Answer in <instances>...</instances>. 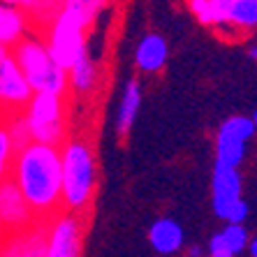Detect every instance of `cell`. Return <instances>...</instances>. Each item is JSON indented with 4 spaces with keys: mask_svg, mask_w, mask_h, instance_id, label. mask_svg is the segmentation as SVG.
Returning <instances> with one entry per match:
<instances>
[{
    "mask_svg": "<svg viewBox=\"0 0 257 257\" xmlns=\"http://www.w3.org/2000/svg\"><path fill=\"white\" fill-rule=\"evenodd\" d=\"M183 227L174 218H158L149 229V241L160 255H176L183 248Z\"/></svg>",
    "mask_w": 257,
    "mask_h": 257,
    "instance_id": "obj_11",
    "label": "cell"
},
{
    "mask_svg": "<svg viewBox=\"0 0 257 257\" xmlns=\"http://www.w3.org/2000/svg\"><path fill=\"white\" fill-rule=\"evenodd\" d=\"M5 130H7V135H10V139H12L14 151L26 149V146L33 142V137H30V127H28V123H26L24 114L10 116V120H7Z\"/></svg>",
    "mask_w": 257,
    "mask_h": 257,
    "instance_id": "obj_21",
    "label": "cell"
},
{
    "mask_svg": "<svg viewBox=\"0 0 257 257\" xmlns=\"http://www.w3.org/2000/svg\"><path fill=\"white\" fill-rule=\"evenodd\" d=\"M97 65L88 58V54L84 58H79L74 65L67 70V84H70V90L74 95H90L97 86Z\"/></svg>",
    "mask_w": 257,
    "mask_h": 257,
    "instance_id": "obj_15",
    "label": "cell"
},
{
    "mask_svg": "<svg viewBox=\"0 0 257 257\" xmlns=\"http://www.w3.org/2000/svg\"><path fill=\"white\" fill-rule=\"evenodd\" d=\"M250 56H252V58H255V63H257V44H255V47H252V51H250Z\"/></svg>",
    "mask_w": 257,
    "mask_h": 257,
    "instance_id": "obj_31",
    "label": "cell"
},
{
    "mask_svg": "<svg viewBox=\"0 0 257 257\" xmlns=\"http://www.w3.org/2000/svg\"><path fill=\"white\" fill-rule=\"evenodd\" d=\"M84 215L60 211L47 222V257H81Z\"/></svg>",
    "mask_w": 257,
    "mask_h": 257,
    "instance_id": "obj_6",
    "label": "cell"
},
{
    "mask_svg": "<svg viewBox=\"0 0 257 257\" xmlns=\"http://www.w3.org/2000/svg\"><path fill=\"white\" fill-rule=\"evenodd\" d=\"M7 56H10V49H7L5 44H0V60H5Z\"/></svg>",
    "mask_w": 257,
    "mask_h": 257,
    "instance_id": "obj_30",
    "label": "cell"
},
{
    "mask_svg": "<svg viewBox=\"0 0 257 257\" xmlns=\"http://www.w3.org/2000/svg\"><path fill=\"white\" fill-rule=\"evenodd\" d=\"M245 158V142L239 137H232L227 132L215 135V162L225 165V167H239Z\"/></svg>",
    "mask_w": 257,
    "mask_h": 257,
    "instance_id": "obj_16",
    "label": "cell"
},
{
    "mask_svg": "<svg viewBox=\"0 0 257 257\" xmlns=\"http://www.w3.org/2000/svg\"><path fill=\"white\" fill-rule=\"evenodd\" d=\"M63 211L84 215L97 190V158L88 139L74 137L60 146Z\"/></svg>",
    "mask_w": 257,
    "mask_h": 257,
    "instance_id": "obj_2",
    "label": "cell"
},
{
    "mask_svg": "<svg viewBox=\"0 0 257 257\" xmlns=\"http://www.w3.org/2000/svg\"><path fill=\"white\" fill-rule=\"evenodd\" d=\"M10 179L28 202L35 222H49L63 211L60 149L30 142L26 149L17 151Z\"/></svg>",
    "mask_w": 257,
    "mask_h": 257,
    "instance_id": "obj_1",
    "label": "cell"
},
{
    "mask_svg": "<svg viewBox=\"0 0 257 257\" xmlns=\"http://www.w3.org/2000/svg\"><path fill=\"white\" fill-rule=\"evenodd\" d=\"M88 26L74 14L60 10L54 17V21L44 28V44L49 49V56L54 63L63 70H70L79 58L86 56V35H88Z\"/></svg>",
    "mask_w": 257,
    "mask_h": 257,
    "instance_id": "obj_5",
    "label": "cell"
},
{
    "mask_svg": "<svg viewBox=\"0 0 257 257\" xmlns=\"http://www.w3.org/2000/svg\"><path fill=\"white\" fill-rule=\"evenodd\" d=\"M10 56L17 60L19 70L24 72L33 93H54V95L70 93L67 72L54 63L42 37L28 35L10 51Z\"/></svg>",
    "mask_w": 257,
    "mask_h": 257,
    "instance_id": "obj_3",
    "label": "cell"
},
{
    "mask_svg": "<svg viewBox=\"0 0 257 257\" xmlns=\"http://www.w3.org/2000/svg\"><path fill=\"white\" fill-rule=\"evenodd\" d=\"M30 17L19 7L0 3V44L7 49H14L21 40L28 37Z\"/></svg>",
    "mask_w": 257,
    "mask_h": 257,
    "instance_id": "obj_12",
    "label": "cell"
},
{
    "mask_svg": "<svg viewBox=\"0 0 257 257\" xmlns=\"http://www.w3.org/2000/svg\"><path fill=\"white\" fill-rule=\"evenodd\" d=\"M252 123H255V130H257V109H255V114H252Z\"/></svg>",
    "mask_w": 257,
    "mask_h": 257,
    "instance_id": "obj_32",
    "label": "cell"
},
{
    "mask_svg": "<svg viewBox=\"0 0 257 257\" xmlns=\"http://www.w3.org/2000/svg\"><path fill=\"white\" fill-rule=\"evenodd\" d=\"M3 241H5V234L0 232V245H3Z\"/></svg>",
    "mask_w": 257,
    "mask_h": 257,
    "instance_id": "obj_33",
    "label": "cell"
},
{
    "mask_svg": "<svg viewBox=\"0 0 257 257\" xmlns=\"http://www.w3.org/2000/svg\"><path fill=\"white\" fill-rule=\"evenodd\" d=\"M241 186H243V181H241L239 169L215 162L211 190H213V211L220 220H225L227 211L241 199Z\"/></svg>",
    "mask_w": 257,
    "mask_h": 257,
    "instance_id": "obj_9",
    "label": "cell"
},
{
    "mask_svg": "<svg viewBox=\"0 0 257 257\" xmlns=\"http://www.w3.org/2000/svg\"><path fill=\"white\" fill-rule=\"evenodd\" d=\"M248 250H250V257H257V236L248 241Z\"/></svg>",
    "mask_w": 257,
    "mask_h": 257,
    "instance_id": "obj_28",
    "label": "cell"
},
{
    "mask_svg": "<svg viewBox=\"0 0 257 257\" xmlns=\"http://www.w3.org/2000/svg\"><path fill=\"white\" fill-rule=\"evenodd\" d=\"M229 26L243 33L257 30V0H232Z\"/></svg>",
    "mask_w": 257,
    "mask_h": 257,
    "instance_id": "obj_18",
    "label": "cell"
},
{
    "mask_svg": "<svg viewBox=\"0 0 257 257\" xmlns=\"http://www.w3.org/2000/svg\"><path fill=\"white\" fill-rule=\"evenodd\" d=\"M33 225H35V215L17 183L10 176L0 179V232L10 236V234L26 232Z\"/></svg>",
    "mask_w": 257,
    "mask_h": 257,
    "instance_id": "obj_7",
    "label": "cell"
},
{
    "mask_svg": "<svg viewBox=\"0 0 257 257\" xmlns=\"http://www.w3.org/2000/svg\"><path fill=\"white\" fill-rule=\"evenodd\" d=\"M0 257H21V234H10L0 245Z\"/></svg>",
    "mask_w": 257,
    "mask_h": 257,
    "instance_id": "obj_24",
    "label": "cell"
},
{
    "mask_svg": "<svg viewBox=\"0 0 257 257\" xmlns=\"http://www.w3.org/2000/svg\"><path fill=\"white\" fill-rule=\"evenodd\" d=\"M220 132H227V135H232V137L243 139L245 144L257 135L255 123H252L250 116H229L227 120H222Z\"/></svg>",
    "mask_w": 257,
    "mask_h": 257,
    "instance_id": "obj_20",
    "label": "cell"
},
{
    "mask_svg": "<svg viewBox=\"0 0 257 257\" xmlns=\"http://www.w3.org/2000/svg\"><path fill=\"white\" fill-rule=\"evenodd\" d=\"M139 109H142V84H139V79L132 77L123 88L118 114H116V130H118L120 137L130 135L132 125H135V120L139 116Z\"/></svg>",
    "mask_w": 257,
    "mask_h": 257,
    "instance_id": "obj_13",
    "label": "cell"
},
{
    "mask_svg": "<svg viewBox=\"0 0 257 257\" xmlns=\"http://www.w3.org/2000/svg\"><path fill=\"white\" fill-rule=\"evenodd\" d=\"M245 218H248V202H243V199H239L225 215V220L232 222V225H243Z\"/></svg>",
    "mask_w": 257,
    "mask_h": 257,
    "instance_id": "obj_26",
    "label": "cell"
},
{
    "mask_svg": "<svg viewBox=\"0 0 257 257\" xmlns=\"http://www.w3.org/2000/svg\"><path fill=\"white\" fill-rule=\"evenodd\" d=\"M109 5H111V0H60V10H65V12L79 17L88 28H93L95 19L100 17Z\"/></svg>",
    "mask_w": 257,
    "mask_h": 257,
    "instance_id": "obj_17",
    "label": "cell"
},
{
    "mask_svg": "<svg viewBox=\"0 0 257 257\" xmlns=\"http://www.w3.org/2000/svg\"><path fill=\"white\" fill-rule=\"evenodd\" d=\"M14 156H17V151H14L12 139H10V135H7L5 125H3V127H0V179L10 176V169H12Z\"/></svg>",
    "mask_w": 257,
    "mask_h": 257,
    "instance_id": "obj_23",
    "label": "cell"
},
{
    "mask_svg": "<svg viewBox=\"0 0 257 257\" xmlns=\"http://www.w3.org/2000/svg\"><path fill=\"white\" fill-rule=\"evenodd\" d=\"M21 257H47V222L21 232Z\"/></svg>",
    "mask_w": 257,
    "mask_h": 257,
    "instance_id": "obj_19",
    "label": "cell"
},
{
    "mask_svg": "<svg viewBox=\"0 0 257 257\" xmlns=\"http://www.w3.org/2000/svg\"><path fill=\"white\" fill-rule=\"evenodd\" d=\"M33 97V88L26 81L24 72L19 70L17 60L7 56L0 60V111H10L12 116L21 114V109Z\"/></svg>",
    "mask_w": 257,
    "mask_h": 257,
    "instance_id": "obj_8",
    "label": "cell"
},
{
    "mask_svg": "<svg viewBox=\"0 0 257 257\" xmlns=\"http://www.w3.org/2000/svg\"><path fill=\"white\" fill-rule=\"evenodd\" d=\"M188 7L202 26L222 28L229 24L232 0H188Z\"/></svg>",
    "mask_w": 257,
    "mask_h": 257,
    "instance_id": "obj_14",
    "label": "cell"
},
{
    "mask_svg": "<svg viewBox=\"0 0 257 257\" xmlns=\"http://www.w3.org/2000/svg\"><path fill=\"white\" fill-rule=\"evenodd\" d=\"M220 234H222V239H225V243L229 245L232 255H239V252H243L245 248H248L250 236H248L245 225H232V222H227V227L222 229Z\"/></svg>",
    "mask_w": 257,
    "mask_h": 257,
    "instance_id": "obj_22",
    "label": "cell"
},
{
    "mask_svg": "<svg viewBox=\"0 0 257 257\" xmlns=\"http://www.w3.org/2000/svg\"><path fill=\"white\" fill-rule=\"evenodd\" d=\"M188 255L190 257H202V248H199V245H192L190 250H188Z\"/></svg>",
    "mask_w": 257,
    "mask_h": 257,
    "instance_id": "obj_29",
    "label": "cell"
},
{
    "mask_svg": "<svg viewBox=\"0 0 257 257\" xmlns=\"http://www.w3.org/2000/svg\"><path fill=\"white\" fill-rule=\"evenodd\" d=\"M0 3H5V5H12V7H19V10H24L26 14H33L37 7L42 5V0H0Z\"/></svg>",
    "mask_w": 257,
    "mask_h": 257,
    "instance_id": "obj_27",
    "label": "cell"
},
{
    "mask_svg": "<svg viewBox=\"0 0 257 257\" xmlns=\"http://www.w3.org/2000/svg\"><path fill=\"white\" fill-rule=\"evenodd\" d=\"M169 60V42L160 33H146L135 49V65L144 74H158Z\"/></svg>",
    "mask_w": 257,
    "mask_h": 257,
    "instance_id": "obj_10",
    "label": "cell"
},
{
    "mask_svg": "<svg viewBox=\"0 0 257 257\" xmlns=\"http://www.w3.org/2000/svg\"><path fill=\"white\" fill-rule=\"evenodd\" d=\"M65 111H67L65 95L33 93V97H30L24 111V118L30 127L33 142L60 149L67 142Z\"/></svg>",
    "mask_w": 257,
    "mask_h": 257,
    "instance_id": "obj_4",
    "label": "cell"
},
{
    "mask_svg": "<svg viewBox=\"0 0 257 257\" xmlns=\"http://www.w3.org/2000/svg\"><path fill=\"white\" fill-rule=\"evenodd\" d=\"M209 257H234L232 250H229V245L225 243V239H222V234H213L209 241Z\"/></svg>",
    "mask_w": 257,
    "mask_h": 257,
    "instance_id": "obj_25",
    "label": "cell"
}]
</instances>
